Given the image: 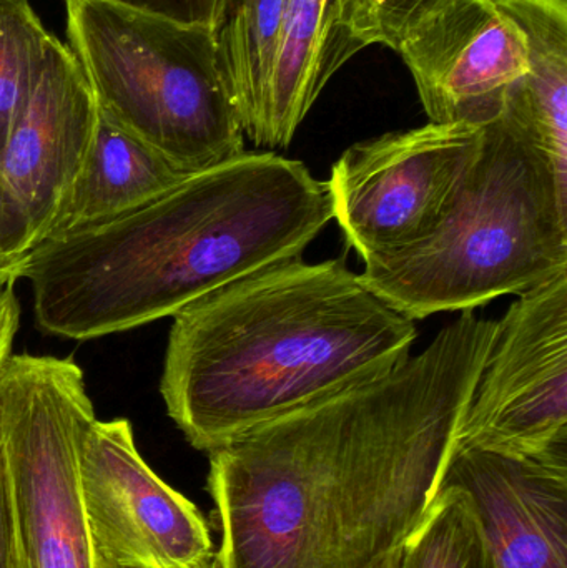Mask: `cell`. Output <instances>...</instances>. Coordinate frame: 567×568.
<instances>
[{
	"mask_svg": "<svg viewBox=\"0 0 567 568\" xmlns=\"http://www.w3.org/2000/svg\"><path fill=\"white\" fill-rule=\"evenodd\" d=\"M498 321L463 311L385 376L210 456L222 568H382L438 497Z\"/></svg>",
	"mask_w": 567,
	"mask_h": 568,
	"instance_id": "cell-1",
	"label": "cell"
},
{
	"mask_svg": "<svg viewBox=\"0 0 567 568\" xmlns=\"http://www.w3.org/2000/svg\"><path fill=\"white\" fill-rule=\"evenodd\" d=\"M332 220L328 182L305 163L243 152L123 215L45 240L2 283H30L40 329L97 339L300 258Z\"/></svg>",
	"mask_w": 567,
	"mask_h": 568,
	"instance_id": "cell-2",
	"label": "cell"
},
{
	"mask_svg": "<svg viewBox=\"0 0 567 568\" xmlns=\"http://www.w3.org/2000/svg\"><path fill=\"white\" fill-rule=\"evenodd\" d=\"M415 323L342 260H290L173 316L160 394L205 453L412 356Z\"/></svg>",
	"mask_w": 567,
	"mask_h": 568,
	"instance_id": "cell-3",
	"label": "cell"
},
{
	"mask_svg": "<svg viewBox=\"0 0 567 568\" xmlns=\"http://www.w3.org/2000/svg\"><path fill=\"white\" fill-rule=\"evenodd\" d=\"M426 239L365 260L362 280L408 320L475 311L567 272V180L503 110Z\"/></svg>",
	"mask_w": 567,
	"mask_h": 568,
	"instance_id": "cell-4",
	"label": "cell"
},
{
	"mask_svg": "<svg viewBox=\"0 0 567 568\" xmlns=\"http://www.w3.org/2000/svg\"><path fill=\"white\" fill-rule=\"evenodd\" d=\"M67 36L103 119L183 173L245 150L215 30L107 0H65Z\"/></svg>",
	"mask_w": 567,
	"mask_h": 568,
	"instance_id": "cell-5",
	"label": "cell"
},
{
	"mask_svg": "<svg viewBox=\"0 0 567 568\" xmlns=\"http://www.w3.org/2000/svg\"><path fill=\"white\" fill-rule=\"evenodd\" d=\"M93 419L75 361L10 354L0 367V436L23 568H97L79 470Z\"/></svg>",
	"mask_w": 567,
	"mask_h": 568,
	"instance_id": "cell-6",
	"label": "cell"
},
{
	"mask_svg": "<svg viewBox=\"0 0 567 568\" xmlns=\"http://www.w3.org/2000/svg\"><path fill=\"white\" fill-rule=\"evenodd\" d=\"M485 126L432 123L350 146L328 180L333 220L363 262L415 245L442 220Z\"/></svg>",
	"mask_w": 567,
	"mask_h": 568,
	"instance_id": "cell-7",
	"label": "cell"
},
{
	"mask_svg": "<svg viewBox=\"0 0 567 568\" xmlns=\"http://www.w3.org/2000/svg\"><path fill=\"white\" fill-rule=\"evenodd\" d=\"M518 296L498 321L456 447L512 456L567 447V272Z\"/></svg>",
	"mask_w": 567,
	"mask_h": 568,
	"instance_id": "cell-8",
	"label": "cell"
},
{
	"mask_svg": "<svg viewBox=\"0 0 567 568\" xmlns=\"http://www.w3.org/2000/svg\"><path fill=\"white\" fill-rule=\"evenodd\" d=\"M97 120L95 99L75 53L53 36L0 153L2 276L49 239L89 155Z\"/></svg>",
	"mask_w": 567,
	"mask_h": 568,
	"instance_id": "cell-9",
	"label": "cell"
},
{
	"mask_svg": "<svg viewBox=\"0 0 567 568\" xmlns=\"http://www.w3.org/2000/svg\"><path fill=\"white\" fill-rule=\"evenodd\" d=\"M83 509L97 568H199L209 523L140 456L126 419H93L79 449Z\"/></svg>",
	"mask_w": 567,
	"mask_h": 568,
	"instance_id": "cell-10",
	"label": "cell"
},
{
	"mask_svg": "<svg viewBox=\"0 0 567 568\" xmlns=\"http://www.w3.org/2000/svg\"><path fill=\"white\" fill-rule=\"evenodd\" d=\"M396 52L432 123L486 125L528 73L522 33L488 0H449Z\"/></svg>",
	"mask_w": 567,
	"mask_h": 568,
	"instance_id": "cell-11",
	"label": "cell"
},
{
	"mask_svg": "<svg viewBox=\"0 0 567 568\" xmlns=\"http://www.w3.org/2000/svg\"><path fill=\"white\" fill-rule=\"evenodd\" d=\"M439 487L468 496L495 568H567V447L535 456L455 447Z\"/></svg>",
	"mask_w": 567,
	"mask_h": 568,
	"instance_id": "cell-12",
	"label": "cell"
},
{
	"mask_svg": "<svg viewBox=\"0 0 567 568\" xmlns=\"http://www.w3.org/2000/svg\"><path fill=\"white\" fill-rule=\"evenodd\" d=\"M362 49L340 0H286L270 93V150L293 142L326 83Z\"/></svg>",
	"mask_w": 567,
	"mask_h": 568,
	"instance_id": "cell-13",
	"label": "cell"
},
{
	"mask_svg": "<svg viewBox=\"0 0 567 568\" xmlns=\"http://www.w3.org/2000/svg\"><path fill=\"white\" fill-rule=\"evenodd\" d=\"M522 33L528 73L506 97L515 116L567 180V0H488Z\"/></svg>",
	"mask_w": 567,
	"mask_h": 568,
	"instance_id": "cell-14",
	"label": "cell"
},
{
	"mask_svg": "<svg viewBox=\"0 0 567 568\" xmlns=\"http://www.w3.org/2000/svg\"><path fill=\"white\" fill-rule=\"evenodd\" d=\"M185 175L189 173L180 172L99 113L89 155L49 239L123 215L155 199Z\"/></svg>",
	"mask_w": 567,
	"mask_h": 568,
	"instance_id": "cell-15",
	"label": "cell"
},
{
	"mask_svg": "<svg viewBox=\"0 0 567 568\" xmlns=\"http://www.w3.org/2000/svg\"><path fill=\"white\" fill-rule=\"evenodd\" d=\"M286 0H223L215 26L220 65L243 133L270 150V93Z\"/></svg>",
	"mask_w": 567,
	"mask_h": 568,
	"instance_id": "cell-16",
	"label": "cell"
},
{
	"mask_svg": "<svg viewBox=\"0 0 567 568\" xmlns=\"http://www.w3.org/2000/svg\"><path fill=\"white\" fill-rule=\"evenodd\" d=\"M393 568H495L468 496L439 487L438 497Z\"/></svg>",
	"mask_w": 567,
	"mask_h": 568,
	"instance_id": "cell-17",
	"label": "cell"
},
{
	"mask_svg": "<svg viewBox=\"0 0 567 568\" xmlns=\"http://www.w3.org/2000/svg\"><path fill=\"white\" fill-rule=\"evenodd\" d=\"M52 39L29 0H0V153Z\"/></svg>",
	"mask_w": 567,
	"mask_h": 568,
	"instance_id": "cell-18",
	"label": "cell"
},
{
	"mask_svg": "<svg viewBox=\"0 0 567 568\" xmlns=\"http://www.w3.org/2000/svg\"><path fill=\"white\" fill-rule=\"evenodd\" d=\"M449 0H345L343 22L368 47L382 43L398 50L406 36Z\"/></svg>",
	"mask_w": 567,
	"mask_h": 568,
	"instance_id": "cell-19",
	"label": "cell"
},
{
	"mask_svg": "<svg viewBox=\"0 0 567 568\" xmlns=\"http://www.w3.org/2000/svg\"><path fill=\"white\" fill-rule=\"evenodd\" d=\"M140 12L165 17L186 26L215 29L223 0H107Z\"/></svg>",
	"mask_w": 567,
	"mask_h": 568,
	"instance_id": "cell-20",
	"label": "cell"
},
{
	"mask_svg": "<svg viewBox=\"0 0 567 568\" xmlns=\"http://www.w3.org/2000/svg\"><path fill=\"white\" fill-rule=\"evenodd\" d=\"M0 568H23L2 436H0Z\"/></svg>",
	"mask_w": 567,
	"mask_h": 568,
	"instance_id": "cell-21",
	"label": "cell"
},
{
	"mask_svg": "<svg viewBox=\"0 0 567 568\" xmlns=\"http://www.w3.org/2000/svg\"><path fill=\"white\" fill-rule=\"evenodd\" d=\"M20 323V303L13 283H0V367L9 359Z\"/></svg>",
	"mask_w": 567,
	"mask_h": 568,
	"instance_id": "cell-22",
	"label": "cell"
},
{
	"mask_svg": "<svg viewBox=\"0 0 567 568\" xmlns=\"http://www.w3.org/2000/svg\"><path fill=\"white\" fill-rule=\"evenodd\" d=\"M199 568H222L220 567L219 557H216V552L206 560L205 564H202Z\"/></svg>",
	"mask_w": 567,
	"mask_h": 568,
	"instance_id": "cell-23",
	"label": "cell"
},
{
	"mask_svg": "<svg viewBox=\"0 0 567 568\" xmlns=\"http://www.w3.org/2000/svg\"><path fill=\"white\" fill-rule=\"evenodd\" d=\"M398 552H399V550H398ZM395 559H396V554L382 568H393V566H395Z\"/></svg>",
	"mask_w": 567,
	"mask_h": 568,
	"instance_id": "cell-24",
	"label": "cell"
},
{
	"mask_svg": "<svg viewBox=\"0 0 567 568\" xmlns=\"http://www.w3.org/2000/svg\"><path fill=\"white\" fill-rule=\"evenodd\" d=\"M0 200H2V189H0ZM3 272V265H2V258H0V276H2Z\"/></svg>",
	"mask_w": 567,
	"mask_h": 568,
	"instance_id": "cell-25",
	"label": "cell"
},
{
	"mask_svg": "<svg viewBox=\"0 0 567 568\" xmlns=\"http://www.w3.org/2000/svg\"><path fill=\"white\" fill-rule=\"evenodd\" d=\"M343 2H345V0H340V7L343 6Z\"/></svg>",
	"mask_w": 567,
	"mask_h": 568,
	"instance_id": "cell-26",
	"label": "cell"
}]
</instances>
